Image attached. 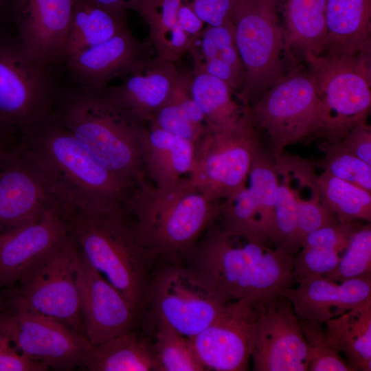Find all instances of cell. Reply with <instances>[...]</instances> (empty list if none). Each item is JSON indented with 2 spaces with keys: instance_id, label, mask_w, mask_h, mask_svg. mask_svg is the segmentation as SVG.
<instances>
[{
  "instance_id": "cell-1",
  "label": "cell",
  "mask_w": 371,
  "mask_h": 371,
  "mask_svg": "<svg viewBox=\"0 0 371 371\" xmlns=\"http://www.w3.org/2000/svg\"><path fill=\"white\" fill-rule=\"evenodd\" d=\"M294 256L266 236L226 226L217 216L181 262L230 302L267 300L293 286Z\"/></svg>"
},
{
  "instance_id": "cell-2",
  "label": "cell",
  "mask_w": 371,
  "mask_h": 371,
  "mask_svg": "<svg viewBox=\"0 0 371 371\" xmlns=\"http://www.w3.org/2000/svg\"><path fill=\"white\" fill-rule=\"evenodd\" d=\"M66 206L70 233L80 254L140 317L157 254L140 240L124 207Z\"/></svg>"
},
{
  "instance_id": "cell-3",
  "label": "cell",
  "mask_w": 371,
  "mask_h": 371,
  "mask_svg": "<svg viewBox=\"0 0 371 371\" xmlns=\"http://www.w3.org/2000/svg\"><path fill=\"white\" fill-rule=\"evenodd\" d=\"M18 144L71 206L124 207L132 188L104 167L52 111L20 133Z\"/></svg>"
},
{
  "instance_id": "cell-4",
  "label": "cell",
  "mask_w": 371,
  "mask_h": 371,
  "mask_svg": "<svg viewBox=\"0 0 371 371\" xmlns=\"http://www.w3.org/2000/svg\"><path fill=\"white\" fill-rule=\"evenodd\" d=\"M124 209L159 260L181 262L218 215L220 203L188 179L166 187L145 180L131 191Z\"/></svg>"
},
{
  "instance_id": "cell-5",
  "label": "cell",
  "mask_w": 371,
  "mask_h": 371,
  "mask_svg": "<svg viewBox=\"0 0 371 371\" xmlns=\"http://www.w3.org/2000/svg\"><path fill=\"white\" fill-rule=\"evenodd\" d=\"M54 113L87 150L126 183L135 188L146 179L147 124L116 106L104 89L77 85Z\"/></svg>"
},
{
  "instance_id": "cell-6",
  "label": "cell",
  "mask_w": 371,
  "mask_h": 371,
  "mask_svg": "<svg viewBox=\"0 0 371 371\" xmlns=\"http://www.w3.org/2000/svg\"><path fill=\"white\" fill-rule=\"evenodd\" d=\"M245 111L268 137L275 161L287 146L320 137L321 100L313 74L301 66L284 72Z\"/></svg>"
},
{
  "instance_id": "cell-7",
  "label": "cell",
  "mask_w": 371,
  "mask_h": 371,
  "mask_svg": "<svg viewBox=\"0 0 371 371\" xmlns=\"http://www.w3.org/2000/svg\"><path fill=\"white\" fill-rule=\"evenodd\" d=\"M322 105L319 138L342 139L367 120L371 106V49L352 56L304 54Z\"/></svg>"
},
{
  "instance_id": "cell-8",
  "label": "cell",
  "mask_w": 371,
  "mask_h": 371,
  "mask_svg": "<svg viewBox=\"0 0 371 371\" xmlns=\"http://www.w3.org/2000/svg\"><path fill=\"white\" fill-rule=\"evenodd\" d=\"M79 256L69 233L23 273L19 286L11 287L8 305L50 317L85 336L78 286Z\"/></svg>"
},
{
  "instance_id": "cell-9",
  "label": "cell",
  "mask_w": 371,
  "mask_h": 371,
  "mask_svg": "<svg viewBox=\"0 0 371 371\" xmlns=\"http://www.w3.org/2000/svg\"><path fill=\"white\" fill-rule=\"evenodd\" d=\"M244 109L236 122L207 126L195 142L189 183L211 199L221 203L245 185L254 160L262 146Z\"/></svg>"
},
{
  "instance_id": "cell-10",
  "label": "cell",
  "mask_w": 371,
  "mask_h": 371,
  "mask_svg": "<svg viewBox=\"0 0 371 371\" xmlns=\"http://www.w3.org/2000/svg\"><path fill=\"white\" fill-rule=\"evenodd\" d=\"M280 0H238L234 14L236 45L246 81L236 95L245 107L252 104L285 72Z\"/></svg>"
},
{
  "instance_id": "cell-11",
  "label": "cell",
  "mask_w": 371,
  "mask_h": 371,
  "mask_svg": "<svg viewBox=\"0 0 371 371\" xmlns=\"http://www.w3.org/2000/svg\"><path fill=\"white\" fill-rule=\"evenodd\" d=\"M227 303L182 262L159 260L144 311L149 308L155 325L192 338L210 325Z\"/></svg>"
},
{
  "instance_id": "cell-12",
  "label": "cell",
  "mask_w": 371,
  "mask_h": 371,
  "mask_svg": "<svg viewBox=\"0 0 371 371\" xmlns=\"http://www.w3.org/2000/svg\"><path fill=\"white\" fill-rule=\"evenodd\" d=\"M53 68L18 36L0 34V124L13 134L52 112L58 92Z\"/></svg>"
},
{
  "instance_id": "cell-13",
  "label": "cell",
  "mask_w": 371,
  "mask_h": 371,
  "mask_svg": "<svg viewBox=\"0 0 371 371\" xmlns=\"http://www.w3.org/2000/svg\"><path fill=\"white\" fill-rule=\"evenodd\" d=\"M8 308L0 313V332L19 352L55 370L85 367L93 346L85 335L47 316Z\"/></svg>"
},
{
  "instance_id": "cell-14",
  "label": "cell",
  "mask_w": 371,
  "mask_h": 371,
  "mask_svg": "<svg viewBox=\"0 0 371 371\" xmlns=\"http://www.w3.org/2000/svg\"><path fill=\"white\" fill-rule=\"evenodd\" d=\"M53 184L18 144L0 159V233L39 218L62 203Z\"/></svg>"
},
{
  "instance_id": "cell-15",
  "label": "cell",
  "mask_w": 371,
  "mask_h": 371,
  "mask_svg": "<svg viewBox=\"0 0 371 371\" xmlns=\"http://www.w3.org/2000/svg\"><path fill=\"white\" fill-rule=\"evenodd\" d=\"M265 300L245 298L228 302L210 325L190 338L206 370H248L256 323Z\"/></svg>"
},
{
  "instance_id": "cell-16",
  "label": "cell",
  "mask_w": 371,
  "mask_h": 371,
  "mask_svg": "<svg viewBox=\"0 0 371 371\" xmlns=\"http://www.w3.org/2000/svg\"><path fill=\"white\" fill-rule=\"evenodd\" d=\"M255 371H306L308 346L291 302L278 295L262 303L251 352Z\"/></svg>"
},
{
  "instance_id": "cell-17",
  "label": "cell",
  "mask_w": 371,
  "mask_h": 371,
  "mask_svg": "<svg viewBox=\"0 0 371 371\" xmlns=\"http://www.w3.org/2000/svg\"><path fill=\"white\" fill-rule=\"evenodd\" d=\"M155 52L148 40L136 38L128 27L111 38L66 58L68 73L79 86L104 89L110 81L144 69Z\"/></svg>"
},
{
  "instance_id": "cell-18",
  "label": "cell",
  "mask_w": 371,
  "mask_h": 371,
  "mask_svg": "<svg viewBox=\"0 0 371 371\" xmlns=\"http://www.w3.org/2000/svg\"><path fill=\"white\" fill-rule=\"evenodd\" d=\"M278 187L274 159L262 145L244 186L220 203L218 218L229 227L258 234L272 240Z\"/></svg>"
},
{
  "instance_id": "cell-19",
  "label": "cell",
  "mask_w": 371,
  "mask_h": 371,
  "mask_svg": "<svg viewBox=\"0 0 371 371\" xmlns=\"http://www.w3.org/2000/svg\"><path fill=\"white\" fill-rule=\"evenodd\" d=\"M78 286L85 334L93 345L133 330L139 319L138 315L124 295L80 252Z\"/></svg>"
},
{
  "instance_id": "cell-20",
  "label": "cell",
  "mask_w": 371,
  "mask_h": 371,
  "mask_svg": "<svg viewBox=\"0 0 371 371\" xmlns=\"http://www.w3.org/2000/svg\"><path fill=\"white\" fill-rule=\"evenodd\" d=\"M69 233L64 203L33 222L0 233V289L13 287L29 267Z\"/></svg>"
},
{
  "instance_id": "cell-21",
  "label": "cell",
  "mask_w": 371,
  "mask_h": 371,
  "mask_svg": "<svg viewBox=\"0 0 371 371\" xmlns=\"http://www.w3.org/2000/svg\"><path fill=\"white\" fill-rule=\"evenodd\" d=\"M76 0H13L18 37L37 59L54 67L63 52Z\"/></svg>"
},
{
  "instance_id": "cell-22",
  "label": "cell",
  "mask_w": 371,
  "mask_h": 371,
  "mask_svg": "<svg viewBox=\"0 0 371 371\" xmlns=\"http://www.w3.org/2000/svg\"><path fill=\"white\" fill-rule=\"evenodd\" d=\"M280 295L291 303L298 317L324 324L371 297V276L335 282L323 276L303 280Z\"/></svg>"
},
{
  "instance_id": "cell-23",
  "label": "cell",
  "mask_w": 371,
  "mask_h": 371,
  "mask_svg": "<svg viewBox=\"0 0 371 371\" xmlns=\"http://www.w3.org/2000/svg\"><path fill=\"white\" fill-rule=\"evenodd\" d=\"M177 63L154 58L144 69L117 85L104 89L107 97L135 120L147 124L166 101L179 76Z\"/></svg>"
},
{
  "instance_id": "cell-24",
  "label": "cell",
  "mask_w": 371,
  "mask_h": 371,
  "mask_svg": "<svg viewBox=\"0 0 371 371\" xmlns=\"http://www.w3.org/2000/svg\"><path fill=\"white\" fill-rule=\"evenodd\" d=\"M193 69L204 71L223 80L235 95L244 88L246 73L234 36V24L206 25L193 39L189 52Z\"/></svg>"
},
{
  "instance_id": "cell-25",
  "label": "cell",
  "mask_w": 371,
  "mask_h": 371,
  "mask_svg": "<svg viewBox=\"0 0 371 371\" xmlns=\"http://www.w3.org/2000/svg\"><path fill=\"white\" fill-rule=\"evenodd\" d=\"M326 25L321 55L352 56L371 49V0H326Z\"/></svg>"
},
{
  "instance_id": "cell-26",
  "label": "cell",
  "mask_w": 371,
  "mask_h": 371,
  "mask_svg": "<svg viewBox=\"0 0 371 371\" xmlns=\"http://www.w3.org/2000/svg\"><path fill=\"white\" fill-rule=\"evenodd\" d=\"M195 144L147 124L144 141L146 178L159 187L187 179L191 171Z\"/></svg>"
},
{
  "instance_id": "cell-27",
  "label": "cell",
  "mask_w": 371,
  "mask_h": 371,
  "mask_svg": "<svg viewBox=\"0 0 371 371\" xmlns=\"http://www.w3.org/2000/svg\"><path fill=\"white\" fill-rule=\"evenodd\" d=\"M358 223H337L315 229L306 235L294 256L293 285L323 276L339 262Z\"/></svg>"
},
{
  "instance_id": "cell-28",
  "label": "cell",
  "mask_w": 371,
  "mask_h": 371,
  "mask_svg": "<svg viewBox=\"0 0 371 371\" xmlns=\"http://www.w3.org/2000/svg\"><path fill=\"white\" fill-rule=\"evenodd\" d=\"M324 326L330 346L354 371L371 370V297Z\"/></svg>"
},
{
  "instance_id": "cell-29",
  "label": "cell",
  "mask_w": 371,
  "mask_h": 371,
  "mask_svg": "<svg viewBox=\"0 0 371 371\" xmlns=\"http://www.w3.org/2000/svg\"><path fill=\"white\" fill-rule=\"evenodd\" d=\"M186 0H142L136 12L148 27V38L155 58L178 63L193 41L180 27L177 12Z\"/></svg>"
},
{
  "instance_id": "cell-30",
  "label": "cell",
  "mask_w": 371,
  "mask_h": 371,
  "mask_svg": "<svg viewBox=\"0 0 371 371\" xmlns=\"http://www.w3.org/2000/svg\"><path fill=\"white\" fill-rule=\"evenodd\" d=\"M284 37L286 56L293 52L321 55L326 35V0H284Z\"/></svg>"
},
{
  "instance_id": "cell-31",
  "label": "cell",
  "mask_w": 371,
  "mask_h": 371,
  "mask_svg": "<svg viewBox=\"0 0 371 371\" xmlns=\"http://www.w3.org/2000/svg\"><path fill=\"white\" fill-rule=\"evenodd\" d=\"M85 368L91 371H158L152 341L133 330L93 345Z\"/></svg>"
},
{
  "instance_id": "cell-32",
  "label": "cell",
  "mask_w": 371,
  "mask_h": 371,
  "mask_svg": "<svg viewBox=\"0 0 371 371\" xmlns=\"http://www.w3.org/2000/svg\"><path fill=\"white\" fill-rule=\"evenodd\" d=\"M127 27L126 14L89 0H76L63 52V62L87 47L100 43Z\"/></svg>"
},
{
  "instance_id": "cell-33",
  "label": "cell",
  "mask_w": 371,
  "mask_h": 371,
  "mask_svg": "<svg viewBox=\"0 0 371 371\" xmlns=\"http://www.w3.org/2000/svg\"><path fill=\"white\" fill-rule=\"evenodd\" d=\"M190 91L205 117L207 126H219L237 121L243 106L232 90L221 79L202 71H190Z\"/></svg>"
},
{
  "instance_id": "cell-34",
  "label": "cell",
  "mask_w": 371,
  "mask_h": 371,
  "mask_svg": "<svg viewBox=\"0 0 371 371\" xmlns=\"http://www.w3.org/2000/svg\"><path fill=\"white\" fill-rule=\"evenodd\" d=\"M317 181L322 204L339 223L371 222V192L324 171Z\"/></svg>"
},
{
  "instance_id": "cell-35",
  "label": "cell",
  "mask_w": 371,
  "mask_h": 371,
  "mask_svg": "<svg viewBox=\"0 0 371 371\" xmlns=\"http://www.w3.org/2000/svg\"><path fill=\"white\" fill-rule=\"evenodd\" d=\"M155 326L152 343L158 371L206 370L190 338L167 326L161 324Z\"/></svg>"
},
{
  "instance_id": "cell-36",
  "label": "cell",
  "mask_w": 371,
  "mask_h": 371,
  "mask_svg": "<svg viewBox=\"0 0 371 371\" xmlns=\"http://www.w3.org/2000/svg\"><path fill=\"white\" fill-rule=\"evenodd\" d=\"M335 282L371 276V225L359 223L337 265L322 276Z\"/></svg>"
},
{
  "instance_id": "cell-37",
  "label": "cell",
  "mask_w": 371,
  "mask_h": 371,
  "mask_svg": "<svg viewBox=\"0 0 371 371\" xmlns=\"http://www.w3.org/2000/svg\"><path fill=\"white\" fill-rule=\"evenodd\" d=\"M324 157L315 163L323 171L371 192V166L344 150L337 142L321 146Z\"/></svg>"
},
{
  "instance_id": "cell-38",
  "label": "cell",
  "mask_w": 371,
  "mask_h": 371,
  "mask_svg": "<svg viewBox=\"0 0 371 371\" xmlns=\"http://www.w3.org/2000/svg\"><path fill=\"white\" fill-rule=\"evenodd\" d=\"M278 179L272 240L295 256L301 246L298 236L297 204L290 188L284 181Z\"/></svg>"
},
{
  "instance_id": "cell-39",
  "label": "cell",
  "mask_w": 371,
  "mask_h": 371,
  "mask_svg": "<svg viewBox=\"0 0 371 371\" xmlns=\"http://www.w3.org/2000/svg\"><path fill=\"white\" fill-rule=\"evenodd\" d=\"M300 328L309 352L308 371H354L329 344L324 324L300 318Z\"/></svg>"
},
{
  "instance_id": "cell-40",
  "label": "cell",
  "mask_w": 371,
  "mask_h": 371,
  "mask_svg": "<svg viewBox=\"0 0 371 371\" xmlns=\"http://www.w3.org/2000/svg\"><path fill=\"white\" fill-rule=\"evenodd\" d=\"M147 124L163 129L195 144L204 133L206 126L190 121L178 105L167 98L155 111Z\"/></svg>"
},
{
  "instance_id": "cell-41",
  "label": "cell",
  "mask_w": 371,
  "mask_h": 371,
  "mask_svg": "<svg viewBox=\"0 0 371 371\" xmlns=\"http://www.w3.org/2000/svg\"><path fill=\"white\" fill-rule=\"evenodd\" d=\"M238 0H190L200 19L206 25L220 26L234 23V10Z\"/></svg>"
},
{
  "instance_id": "cell-42",
  "label": "cell",
  "mask_w": 371,
  "mask_h": 371,
  "mask_svg": "<svg viewBox=\"0 0 371 371\" xmlns=\"http://www.w3.org/2000/svg\"><path fill=\"white\" fill-rule=\"evenodd\" d=\"M49 368L19 352L0 332V371H45Z\"/></svg>"
},
{
  "instance_id": "cell-43",
  "label": "cell",
  "mask_w": 371,
  "mask_h": 371,
  "mask_svg": "<svg viewBox=\"0 0 371 371\" xmlns=\"http://www.w3.org/2000/svg\"><path fill=\"white\" fill-rule=\"evenodd\" d=\"M337 142L344 150L371 166V127L367 120L360 122Z\"/></svg>"
},
{
  "instance_id": "cell-44",
  "label": "cell",
  "mask_w": 371,
  "mask_h": 371,
  "mask_svg": "<svg viewBox=\"0 0 371 371\" xmlns=\"http://www.w3.org/2000/svg\"><path fill=\"white\" fill-rule=\"evenodd\" d=\"M177 21L181 29L194 39L204 27V23L195 13L190 0L185 1L177 12Z\"/></svg>"
},
{
  "instance_id": "cell-45",
  "label": "cell",
  "mask_w": 371,
  "mask_h": 371,
  "mask_svg": "<svg viewBox=\"0 0 371 371\" xmlns=\"http://www.w3.org/2000/svg\"><path fill=\"white\" fill-rule=\"evenodd\" d=\"M98 5L120 13L128 10L136 11L142 0H89Z\"/></svg>"
},
{
  "instance_id": "cell-46",
  "label": "cell",
  "mask_w": 371,
  "mask_h": 371,
  "mask_svg": "<svg viewBox=\"0 0 371 371\" xmlns=\"http://www.w3.org/2000/svg\"><path fill=\"white\" fill-rule=\"evenodd\" d=\"M12 135L14 134L12 132L0 124V139L7 141Z\"/></svg>"
},
{
  "instance_id": "cell-47",
  "label": "cell",
  "mask_w": 371,
  "mask_h": 371,
  "mask_svg": "<svg viewBox=\"0 0 371 371\" xmlns=\"http://www.w3.org/2000/svg\"><path fill=\"white\" fill-rule=\"evenodd\" d=\"M12 1L13 0H0V16L8 7L12 11Z\"/></svg>"
},
{
  "instance_id": "cell-48",
  "label": "cell",
  "mask_w": 371,
  "mask_h": 371,
  "mask_svg": "<svg viewBox=\"0 0 371 371\" xmlns=\"http://www.w3.org/2000/svg\"><path fill=\"white\" fill-rule=\"evenodd\" d=\"M4 140L0 139V159L4 155L9 147L5 144Z\"/></svg>"
}]
</instances>
